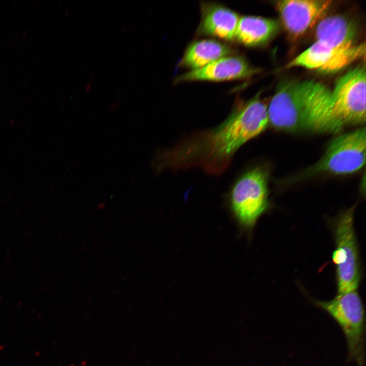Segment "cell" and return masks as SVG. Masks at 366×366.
Masks as SVG:
<instances>
[{
	"instance_id": "6da1fadb",
	"label": "cell",
	"mask_w": 366,
	"mask_h": 366,
	"mask_svg": "<svg viewBox=\"0 0 366 366\" xmlns=\"http://www.w3.org/2000/svg\"><path fill=\"white\" fill-rule=\"evenodd\" d=\"M268 124L267 106L257 96L240 102L219 126L193 134L159 154L155 167L159 171L199 168L220 175L238 148L262 133Z\"/></svg>"
},
{
	"instance_id": "7a4b0ae2",
	"label": "cell",
	"mask_w": 366,
	"mask_h": 366,
	"mask_svg": "<svg viewBox=\"0 0 366 366\" xmlns=\"http://www.w3.org/2000/svg\"><path fill=\"white\" fill-rule=\"evenodd\" d=\"M267 110L269 124L281 130L337 133L344 127L334 114L331 90L317 81L281 84Z\"/></svg>"
},
{
	"instance_id": "3957f363",
	"label": "cell",
	"mask_w": 366,
	"mask_h": 366,
	"mask_svg": "<svg viewBox=\"0 0 366 366\" xmlns=\"http://www.w3.org/2000/svg\"><path fill=\"white\" fill-rule=\"evenodd\" d=\"M340 326L345 336L348 359L357 366L365 362V313L363 304L357 290L338 293L328 301L315 300Z\"/></svg>"
},
{
	"instance_id": "277c9868",
	"label": "cell",
	"mask_w": 366,
	"mask_h": 366,
	"mask_svg": "<svg viewBox=\"0 0 366 366\" xmlns=\"http://www.w3.org/2000/svg\"><path fill=\"white\" fill-rule=\"evenodd\" d=\"M352 207L336 220L334 225L336 248L332 260L336 267L338 293L357 290L360 278L359 253Z\"/></svg>"
},
{
	"instance_id": "5b68a950",
	"label": "cell",
	"mask_w": 366,
	"mask_h": 366,
	"mask_svg": "<svg viewBox=\"0 0 366 366\" xmlns=\"http://www.w3.org/2000/svg\"><path fill=\"white\" fill-rule=\"evenodd\" d=\"M230 205L241 226L255 225L268 205L267 177L262 169L255 168L238 178L231 191Z\"/></svg>"
},
{
	"instance_id": "8992f818",
	"label": "cell",
	"mask_w": 366,
	"mask_h": 366,
	"mask_svg": "<svg viewBox=\"0 0 366 366\" xmlns=\"http://www.w3.org/2000/svg\"><path fill=\"white\" fill-rule=\"evenodd\" d=\"M365 127L337 136L329 143L322 158L307 172V175L322 172L336 174L353 173L365 162Z\"/></svg>"
},
{
	"instance_id": "52a82bcc",
	"label": "cell",
	"mask_w": 366,
	"mask_h": 366,
	"mask_svg": "<svg viewBox=\"0 0 366 366\" xmlns=\"http://www.w3.org/2000/svg\"><path fill=\"white\" fill-rule=\"evenodd\" d=\"M365 82L364 65L350 70L336 82L331 91L333 113L344 126L365 123Z\"/></svg>"
},
{
	"instance_id": "ba28073f",
	"label": "cell",
	"mask_w": 366,
	"mask_h": 366,
	"mask_svg": "<svg viewBox=\"0 0 366 366\" xmlns=\"http://www.w3.org/2000/svg\"><path fill=\"white\" fill-rule=\"evenodd\" d=\"M365 52L362 43L338 48L316 41L293 58L286 68L302 67L325 74L333 73L364 57Z\"/></svg>"
},
{
	"instance_id": "9c48e42d",
	"label": "cell",
	"mask_w": 366,
	"mask_h": 366,
	"mask_svg": "<svg viewBox=\"0 0 366 366\" xmlns=\"http://www.w3.org/2000/svg\"><path fill=\"white\" fill-rule=\"evenodd\" d=\"M327 0H280L276 8L289 35L297 39L322 18L332 5Z\"/></svg>"
},
{
	"instance_id": "30bf717a",
	"label": "cell",
	"mask_w": 366,
	"mask_h": 366,
	"mask_svg": "<svg viewBox=\"0 0 366 366\" xmlns=\"http://www.w3.org/2000/svg\"><path fill=\"white\" fill-rule=\"evenodd\" d=\"M257 72L242 57L228 55L218 59L206 66L191 70L179 76L176 81H220L249 77Z\"/></svg>"
},
{
	"instance_id": "8fae6325",
	"label": "cell",
	"mask_w": 366,
	"mask_h": 366,
	"mask_svg": "<svg viewBox=\"0 0 366 366\" xmlns=\"http://www.w3.org/2000/svg\"><path fill=\"white\" fill-rule=\"evenodd\" d=\"M358 34L354 21L342 15L322 17L315 31L316 41L333 48H347L355 45Z\"/></svg>"
},
{
	"instance_id": "7c38bea8",
	"label": "cell",
	"mask_w": 366,
	"mask_h": 366,
	"mask_svg": "<svg viewBox=\"0 0 366 366\" xmlns=\"http://www.w3.org/2000/svg\"><path fill=\"white\" fill-rule=\"evenodd\" d=\"M200 32L226 41L235 39V34L240 17L237 13L223 6L203 4Z\"/></svg>"
},
{
	"instance_id": "4fadbf2b",
	"label": "cell",
	"mask_w": 366,
	"mask_h": 366,
	"mask_svg": "<svg viewBox=\"0 0 366 366\" xmlns=\"http://www.w3.org/2000/svg\"><path fill=\"white\" fill-rule=\"evenodd\" d=\"M279 28L276 19L254 16L240 17L235 39L248 46L263 45L274 37Z\"/></svg>"
},
{
	"instance_id": "5bb4252c",
	"label": "cell",
	"mask_w": 366,
	"mask_h": 366,
	"mask_svg": "<svg viewBox=\"0 0 366 366\" xmlns=\"http://www.w3.org/2000/svg\"><path fill=\"white\" fill-rule=\"evenodd\" d=\"M232 52L233 49L224 43L211 39L201 40L188 46L181 63L183 66L195 70L230 55Z\"/></svg>"
},
{
	"instance_id": "9a60e30c",
	"label": "cell",
	"mask_w": 366,
	"mask_h": 366,
	"mask_svg": "<svg viewBox=\"0 0 366 366\" xmlns=\"http://www.w3.org/2000/svg\"><path fill=\"white\" fill-rule=\"evenodd\" d=\"M91 86H92L91 82H89L87 84V85L86 86V87H85V92H88L89 91V90L90 89V88H91Z\"/></svg>"
}]
</instances>
